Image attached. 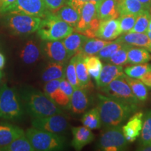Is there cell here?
Returning <instances> with one entry per match:
<instances>
[{
  "mask_svg": "<svg viewBox=\"0 0 151 151\" xmlns=\"http://www.w3.org/2000/svg\"><path fill=\"white\" fill-rule=\"evenodd\" d=\"M46 9L50 12H55L65 4V0H43Z\"/></svg>",
  "mask_w": 151,
  "mask_h": 151,
  "instance_id": "60d3db41",
  "label": "cell"
},
{
  "mask_svg": "<svg viewBox=\"0 0 151 151\" xmlns=\"http://www.w3.org/2000/svg\"><path fill=\"white\" fill-rule=\"evenodd\" d=\"M20 97L23 107L32 118L46 117L62 113V111L54 101L45 94L31 88L21 90Z\"/></svg>",
  "mask_w": 151,
  "mask_h": 151,
  "instance_id": "7a4b0ae2",
  "label": "cell"
},
{
  "mask_svg": "<svg viewBox=\"0 0 151 151\" xmlns=\"http://www.w3.org/2000/svg\"><path fill=\"white\" fill-rule=\"evenodd\" d=\"M131 45L123 43L121 48L117 50L116 52L111 55L108 60V62L116 65H125L128 64L127 52Z\"/></svg>",
  "mask_w": 151,
  "mask_h": 151,
  "instance_id": "d6a6232c",
  "label": "cell"
},
{
  "mask_svg": "<svg viewBox=\"0 0 151 151\" xmlns=\"http://www.w3.org/2000/svg\"><path fill=\"white\" fill-rule=\"evenodd\" d=\"M122 75H124V72L122 66L113 65L111 63L106 64L103 66L100 73L99 83L97 84L98 88H102L106 86L113 80Z\"/></svg>",
  "mask_w": 151,
  "mask_h": 151,
  "instance_id": "d6986e66",
  "label": "cell"
},
{
  "mask_svg": "<svg viewBox=\"0 0 151 151\" xmlns=\"http://www.w3.org/2000/svg\"><path fill=\"white\" fill-rule=\"evenodd\" d=\"M138 16L136 15H123L118 18L119 26L121 35L129 33L133 29Z\"/></svg>",
  "mask_w": 151,
  "mask_h": 151,
  "instance_id": "8d00e7d4",
  "label": "cell"
},
{
  "mask_svg": "<svg viewBox=\"0 0 151 151\" xmlns=\"http://www.w3.org/2000/svg\"><path fill=\"white\" fill-rule=\"evenodd\" d=\"M101 0H65V3L76 10L81 14V9L85 3L88 1H94V2L98 3Z\"/></svg>",
  "mask_w": 151,
  "mask_h": 151,
  "instance_id": "b9f144b4",
  "label": "cell"
},
{
  "mask_svg": "<svg viewBox=\"0 0 151 151\" xmlns=\"http://www.w3.org/2000/svg\"><path fill=\"white\" fill-rule=\"evenodd\" d=\"M2 76H3L2 72H1V71L0 70V82H1V78H2Z\"/></svg>",
  "mask_w": 151,
  "mask_h": 151,
  "instance_id": "f907efd6",
  "label": "cell"
},
{
  "mask_svg": "<svg viewBox=\"0 0 151 151\" xmlns=\"http://www.w3.org/2000/svg\"><path fill=\"white\" fill-rule=\"evenodd\" d=\"M24 134L23 130L18 126L9 122H0V150Z\"/></svg>",
  "mask_w": 151,
  "mask_h": 151,
  "instance_id": "9a60e30c",
  "label": "cell"
},
{
  "mask_svg": "<svg viewBox=\"0 0 151 151\" xmlns=\"http://www.w3.org/2000/svg\"><path fill=\"white\" fill-rule=\"evenodd\" d=\"M90 105V99L86 88H76L71 96L69 109L76 114L84 113Z\"/></svg>",
  "mask_w": 151,
  "mask_h": 151,
  "instance_id": "ac0fdd59",
  "label": "cell"
},
{
  "mask_svg": "<svg viewBox=\"0 0 151 151\" xmlns=\"http://www.w3.org/2000/svg\"><path fill=\"white\" fill-rule=\"evenodd\" d=\"M140 80L144 83L146 86L148 87H151V69L144 74L142 77H141Z\"/></svg>",
  "mask_w": 151,
  "mask_h": 151,
  "instance_id": "ee69618b",
  "label": "cell"
},
{
  "mask_svg": "<svg viewBox=\"0 0 151 151\" xmlns=\"http://www.w3.org/2000/svg\"><path fill=\"white\" fill-rule=\"evenodd\" d=\"M88 37L78 32H72L65 39H62V43L70 58L81 52V48Z\"/></svg>",
  "mask_w": 151,
  "mask_h": 151,
  "instance_id": "7402d4cb",
  "label": "cell"
},
{
  "mask_svg": "<svg viewBox=\"0 0 151 151\" xmlns=\"http://www.w3.org/2000/svg\"><path fill=\"white\" fill-rule=\"evenodd\" d=\"M143 116L142 112L134 113L122 127L123 134L128 142H134L140 136L143 126Z\"/></svg>",
  "mask_w": 151,
  "mask_h": 151,
  "instance_id": "4fadbf2b",
  "label": "cell"
},
{
  "mask_svg": "<svg viewBox=\"0 0 151 151\" xmlns=\"http://www.w3.org/2000/svg\"><path fill=\"white\" fill-rule=\"evenodd\" d=\"M23 106L20 95L14 88L6 84L0 88V118L16 120L22 118L24 115Z\"/></svg>",
  "mask_w": 151,
  "mask_h": 151,
  "instance_id": "277c9868",
  "label": "cell"
},
{
  "mask_svg": "<svg viewBox=\"0 0 151 151\" xmlns=\"http://www.w3.org/2000/svg\"><path fill=\"white\" fill-rule=\"evenodd\" d=\"M97 109L99 111L102 125L106 127L121 125L133 115L137 105L124 102L115 98L98 94Z\"/></svg>",
  "mask_w": 151,
  "mask_h": 151,
  "instance_id": "6da1fadb",
  "label": "cell"
},
{
  "mask_svg": "<svg viewBox=\"0 0 151 151\" xmlns=\"http://www.w3.org/2000/svg\"><path fill=\"white\" fill-rule=\"evenodd\" d=\"M147 35H148L149 39H150V40L151 41V32H147Z\"/></svg>",
  "mask_w": 151,
  "mask_h": 151,
  "instance_id": "681fc988",
  "label": "cell"
},
{
  "mask_svg": "<svg viewBox=\"0 0 151 151\" xmlns=\"http://www.w3.org/2000/svg\"><path fill=\"white\" fill-rule=\"evenodd\" d=\"M117 40L133 46L142 47L151 52V41L146 33L129 32L123 34V35L120 36Z\"/></svg>",
  "mask_w": 151,
  "mask_h": 151,
  "instance_id": "44dd1931",
  "label": "cell"
},
{
  "mask_svg": "<svg viewBox=\"0 0 151 151\" xmlns=\"http://www.w3.org/2000/svg\"><path fill=\"white\" fill-rule=\"evenodd\" d=\"M106 96L121 100L133 105H137L139 100L132 91L129 84L125 79V75L118 77L106 86L101 88Z\"/></svg>",
  "mask_w": 151,
  "mask_h": 151,
  "instance_id": "9c48e42d",
  "label": "cell"
},
{
  "mask_svg": "<svg viewBox=\"0 0 151 151\" xmlns=\"http://www.w3.org/2000/svg\"><path fill=\"white\" fill-rule=\"evenodd\" d=\"M43 0H16L4 14L14 13L32 16L43 18L48 12Z\"/></svg>",
  "mask_w": 151,
  "mask_h": 151,
  "instance_id": "30bf717a",
  "label": "cell"
},
{
  "mask_svg": "<svg viewBox=\"0 0 151 151\" xmlns=\"http://www.w3.org/2000/svg\"><path fill=\"white\" fill-rule=\"evenodd\" d=\"M2 151H35L26 135L20 137L4 148Z\"/></svg>",
  "mask_w": 151,
  "mask_h": 151,
  "instance_id": "1f68e13d",
  "label": "cell"
},
{
  "mask_svg": "<svg viewBox=\"0 0 151 151\" xmlns=\"http://www.w3.org/2000/svg\"><path fill=\"white\" fill-rule=\"evenodd\" d=\"M41 48L32 40L27 41L24 44L20 52V58L24 65H32L40 58Z\"/></svg>",
  "mask_w": 151,
  "mask_h": 151,
  "instance_id": "ffe728a7",
  "label": "cell"
},
{
  "mask_svg": "<svg viewBox=\"0 0 151 151\" xmlns=\"http://www.w3.org/2000/svg\"><path fill=\"white\" fill-rule=\"evenodd\" d=\"M118 0H101L97 3V17L100 20L118 19Z\"/></svg>",
  "mask_w": 151,
  "mask_h": 151,
  "instance_id": "e0dca14e",
  "label": "cell"
},
{
  "mask_svg": "<svg viewBox=\"0 0 151 151\" xmlns=\"http://www.w3.org/2000/svg\"><path fill=\"white\" fill-rule=\"evenodd\" d=\"M127 143L121 125L106 127L101 132L96 148L102 151H122L126 150Z\"/></svg>",
  "mask_w": 151,
  "mask_h": 151,
  "instance_id": "ba28073f",
  "label": "cell"
},
{
  "mask_svg": "<svg viewBox=\"0 0 151 151\" xmlns=\"http://www.w3.org/2000/svg\"><path fill=\"white\" fill-rule=\"evenodd\" d=\"M149 11H150V12L151 13V8H150V10H149Z\"/></svg>",
  "mask_w": 151,
  "mask_h": 151,
  "instance_id": "816d5d0a",
  "label": "cell"
},
{
  "mask_svg": "<svg viewBox=\"0 0 151 151\" xmlns=\"http://www.w3.org/2000/svg\"><path fill=\"white\" fill-rule=\"evenodd\" d=\"M145 10V7L138 0H118V11L120 16H139Z\"/></svg>",
  "mask_w": 151,
  "mask_h": 151,
  "instance_id": "d4e9b609",
  "label": "cell"
},
{
  "mask_svg": "<svg viewBox=\"0 0 151 151\" xmlns=\"http://www.w3.org/2000/svg\"><path fill=\"white\" fill-rule=\"evenodd\" d=\"M148 32H151V18L150 20V22H149L148 27Z\"/></svg>",
  "mask_w": 151,
  "mask_h": 151,
  "instance_id": "c3c4849f",
  "label": "cell"
},
{
  "mask_svg": "<svg viewBox=\"0 0 151 151\" xmlns=\"http://www.w3.org/2000/svg\"><path fill=\"white\" fill-rule=\"evenodd\" d=\"M138 1L142 4L145 9L150 10L151 8V0H138Z\"/></svg>",
  "mask_w": 151,
  "mask_h": 151,
  "instance_id": "bcb514c9",
  "label": "cell"
},
{
  "mask_svg": "<svg viewBox=\"0 0 151 151\" xmlns=\"http://www.w3.org/2000/svg\"><path fill=\"white\" fill-rule=\"evenodd\" d=\"M71 131L73 134L71 146L76 150H81L94 139V135L92 133V129L85 126L72 127Z\"/></svg>",
  "mask_w": 151,
  "mask_h": 151,
  "instance_id": "2e32d148",
  "label": "cell"
},
{
  "mask_svg": "<svg viewBox=\"0 0 151 151\" xmlns=\"http://www.w3.org/2000/svg\"><path fill=\"white\" fill-rule=\"evenodd\" d=\"M5 63H6L5 56L4 55L2 52H0V70H1V69L4 67Z\"/></svg>",
  "mask_w": 151,
  "mask_h": 151,
  "instance_id": "7dc6e473",
  "label": "cell"
},
{
  "mask_svg": "<svg viewBox=\"0 0 151 151\" xmlns=\"http://www.w3.org/2000/svg\"><path fill=\"white\" fill-rule=\"evenodd\" d=\"M32 126L37 129L60 134L67 129L69 123L67 118L60 113L50 116L32 118Z\"/></svg>",
  "mask_w": 151,
  "mask_h": 151,
  "instance_id": "8fae6325",
  "label": "cell"
},
{
  "mask_svg": "<svg viewBox=\"0 0 151 151\" xmlns=\"http://www.w3.org/2000/svg\"><path fill=\"white\" fill-rule=\"evenodd\" d=\"M53 14L74 28L80 19V14L69 5H64Z\"/></svg>",
  "mask_w": 151,
  "mask_h": 151,
  "instance_id": "484cf974",
  "label": "cell"
},
{
  "mask_svg": "<svg viewBox=\"0 0 151 151\" xmlns=\"http://www.w3.org/2000/svg\"><path fill=\"white\" fill-rule=\"evenodd\" d=\"M81 120L83 126L90 129H99L102 125L99 111L97 107L90 109L84 113Z\"/></svg>",
  "mask_w": 151,
  "mask_h": 151,
  "instance_id": "f546056e",
  "label": "cell"
},
{
  "mask_svg": "<svg viewBox=\"0 0 151 151\" xmlns=\"http://www.w3.org/2000/svg\"><path fill=\"white\" fill-rule=\"evenodd\" d=\"M65 65L50 62L43 69L41 78L44 83L54 80H61L65 78Z\"/></svg>",
  "mask_w": 151,
  "mask_h": 151,
  "instance_id": "cb8c5ba5",
  "label": "cell"
},
{
  "mask_svg": "<svg viewBox=\"0 0 151 151\" xmlns=\"http://www.w3.org/2000/svg\"><path fill=\"white\" fill-rule=\"evenodd\" d=\"M100 20L97 17V2L88 1L81 9L80 19L74 27V31L88 38L96 37Z\"/></svg>",
  "mask_w": 151,
  "mask_h": 151,
  "instance_id": "52a82bcc",
  "label": "cell"
},
{
  "mask_svg": "<svg viewBox=\"0 0 151 151\" xmlns=\"http://www.w3.org/2000/svg\"><path fill=\"white\" fill-rule=\"evenodd\" d=\"M151 143V110L146 112L140 134L139 146Z\"/></svg>",
  "mask_w": 151,
  "mask_h": 151,
  "instance_id": "e575fe53",
  "label": "cell"
},
{
  "mask_svg": "<svg viewBox=\"0 0 151 151\" xmlns=\"http://www.w3.org/2000/svg\"><path fill=\"white\" fill-rule=\"evenodd\" d=\"M41 53H43L50 62L65 65L70 59L62 41H43L41 43Z\"/></svg>",
  "mask_w": 151,
  "mask_h": 151,
  "instance_id": "7c38bea8",
  "label": "cell"
},
{
  "mask_svg": "<svg viewBox=\"0 0 151 151\" xmlns=\"http://www.w3.org/2000/svg\"><path fill=\"white\" fill-rule=\"evenodd\" d=\"M151 60L149 50L144 48H137L131 46L127 52L128 63L132 65L147 63Z\"/></svg>",
  "mask_w": 151,
  "mask_h": 151,
  "instance_id": "4316f807",
  "label": "cell"
},
{
  "mask_svg": "<svg viewBox=\"0 0 151 151\" xmlns=\"http://www.w3.org/2000/svg\"><path fill=\"white\" fill-rule=\"evenodd\" d=\"M120 35H121V32L120 30L118 20L111 19V20H100L96 37L103 40L111 41L118 38Z\"/></svg>",
  "mask_w": 151,
  "mask_h": 151,
  "instance_id": "5bb4252c",
  "label": "cell"
},
{
  "mask_svg": "<svg viewBox=\"0 0 151 151\" xmlns=\"http://www.w3.org/2000/svg\"><path fill=\"white\" fill-rule=\"evenodd\" d=\"M111 42V41H106L101 39L88 38L81 48V52L86 55H94Z\"/></svg>",
  "mask_w": 151,
  "mask_h": 151,
  "instance_id": "f1b7e54d",
  "label": "cell"
},
{
  "mask_svg": "<svg viewBox=\"0 0 151 151\" xmlns=\"http://www.w3.org/2000/svg\"><path fill=\"white\" fill-rule=\"evenodd\" d=\"M150 18L151 13L148 9H146L137 16L134 26L130 32L146 33L148 32V27Z\"/></svg>",
  "mask_w": 151,
  "mask_h": 151,
  "instance_id": "836d02e7",
  "label": "cell"
},
{
  "mask_svg": "<svg viewBox=\"0 0 151 151\" xmlns=\"http://www.w3.org/2000/svg\"><path fill=\"white\" fill-rule=\"evenodd\" d=\"M84 61L90 76L92 77L95 80L97 85L99 83L100 73L103 67L101 59L98 56L86 55Z\"/></svg>",
  "mask_w": 151,
  "mask_h": 151,
  "instance_id": "83f0119b",
  "label": "cell"
},
{
  "mask_svg": "<svg viewBox=\"0 0 151 151\" xmlns=\"http://www.w3.org/2000/svg\"><path fill=\"white\" fill-rule=\"evenodd\" d=\"M65 78L70 83L74 89L79 88L78 80L77 78L76 71L75 60L73 56L71 58L70 61L65 69Z\"/></svg>",
  "mask_w": 151,
  "mask_h": 151,
  "instance_id": "74e56055",
  "label": "cell"
},
{
  "mask_svg": "<svg viewBox=\"0 0 151 151\" xmlns=\"http://www.w3.org/2000/svg\"><path fill=\"white\" fill-rule=\"evenodd\" d=\"M25 135L35 150L56 151L65 148V138L58 134L32 127L27 129Z\"/></svg>",
  "mask_w": 151,
  "mask_h": 151,
  "instance_id": "5b68a950",
  "label": "cell"
},
{
  "mask_svg": "<svg viewBox=\"0 0 151 151\" xmlns=\"http://www.w3.org/2000/svg\"><path fill=\"white\" fill-rule=\"evenodd\" d=\"M74 32V28L48 11L38 28L37 34L42 41H58L65 39Z\"/></svg>",
  "mask_w": 151,
  "mask_h": 151,
  "instance_id": "3957f363",
  "label": "cell"
},
{
  "mask_svg": "<svg viewBox=\"0 0 151 151\" xmlns=\"http://www.w3.org/2000/svg\"><path fill=\"white\" fill-rule=\"evenodd\" d=\"M137 150L141 151H151V143L142 145V146H139Z\"/></svg>",
  "mask_w": 151,
  "mask_h": 151,
  "instance_id": "f6af8a7d",
  "label": "cell"
},
{
  "mask_svg": "<svg viewBox=\"0 0 151 151\" xmlns=\"http://www.w3.org/2000/svg\"><path fill=\"white\" fill-rule=\"evenodd\" d=\"M123 43L120 42L118 40H116L113 42H111L106 46H105L101 49L100 51L98 52V57L100 59L104 60V61H108L109 58L119 48H121Z\"/></svg>",
  "mask_w": 151,
  "mask_h": 151,
  "instance_id": "f35d334b",
  "label": "cell"
},
{
  "mask_svg": "<svg viewBox=\"0 0 151 151\" xmlns=\"http://www.w3.org/2000/svg\"><path fill=\"white\" fill-rule=\"evenodd\" d=\"M16 1V0H0V14H3L4 11Z\"/></svg>",
  "mask_w": 151,
  "mask_h": 151,
  "instance_id": "7bdbcfd3",
  "label": "cell"
},
{
  "mask_svg": "<svg viewBox=\"0 0 151 151\" xmlns=\"http://www.w3.org/2000/svg\"><path fill=\"white\" fill-rule=\"evenodd\" d=\"M125 79L132 91L139 101H145L148 98V89L140 79L133 78L125 76Z\"/></svg>",
  "mask_w": 151,
  "mask_h": 151,
  "instance_id": "4dcf8cb0",
  "label": "cell"
},
{
  "mask_svg": "<svg viewBox=\"0 0 151 151\" xmlns=\"http://www.w3.org/2000/svg\"><path fill=\"white\" fill-rule=\"evenodd\" d=\"M4 22L11 33L14 35H29L37 31L41 18L22 14H4Z\"/></svg>",
  "mask_w": 151,
  "mask_h": 151,
  "instance_id": "8992f818",
  "label": "cell"
},
{
  "mask_svg": "<svg viewBox=\"0 0 151 151\" xmlns=\"http://www.w3.org/2000/svg\"><path fill=\"white\" fill-rule=\"evenodd\" d=\"M61 80H54L48 81V82H46L45 83L44 87H43L44 94L48 98H50L52 101H54L57 92H58V89H59Z\"/></svg>",
  "mask_w": 151,
  "mask_h": 151,
  "instance_id": "ab89813d",
  "label": "cell"
},
{
  "mask_svg": "<svg viewBox=\"0 0 151 151\" xmlns=\"http://www.w3.org/2000/svg\"><path fill=\"white\" fill-rule=\"evenodd\" d=\"M86 55L79 52L73 55L75 60L76 71L77 78L78 80L79 87L82 88H86L91 84L90 76L88 72V69L85 64L84 58Z\"/></svg>",
  "mask_w": 151,
  "mask_h": 151,
  "instance_id": "603a6c76",
  "label": "cell"
},
{
  "mask_svg": "<svg viewBox=\"0 0 151 151\" xmlns=\"http://www.w3.org/2000/svg\"><path fill=\"white\" fill-rule=\"evenodd\" d=\"M151 69V65L149 64H139L134 66L127 67L124 69V72L127 76L133 78L139 79L143 75L146 74Z\"/></svg>",
  "mask_w": 151,
  "mask_h": 151,
  "instance_id": "d590c367",
  "label": "cell"
}]
</instances>
